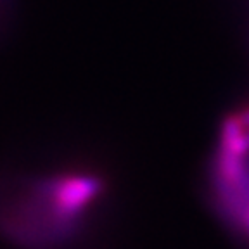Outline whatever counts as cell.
Listing matches in <instances>:
<instances>
[{
    "label": "cell",
    "instance_id": "obj_1",
    "mask_svg": "<svg viewBox=\"0 0 249 249\" xmlns=\"http://www.w3.org/2000/svg\"><path fill=\"white\" fill-rule=\"evenodd\" d=\"M101 192L90 177H64L30 185L24 197L2 216L5 230L21 244L45 248L64 242L76 232L82 213Z\"/></svg>",
    "mask_w": 249,
    "mask_h": 249
}]
</instances>
